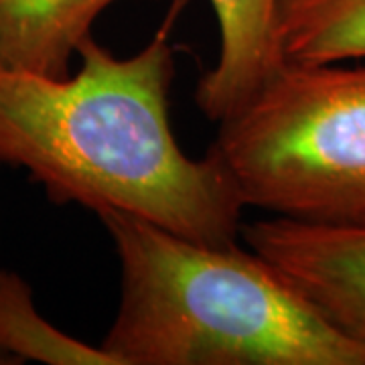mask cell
Returning <instances> with one entry per match:
<instances>
[{"instance_id":"cell-1","label":"cell","mask_w":365,"mask_h":365,"mask_svg":"<svg viewBox=\"0 0 365 365\" xmlns=\"http://www.w3.org/2000/svg\"><path fill=\"white\" fill-rule=\"evenodd\" d=\"M79 71L0 69V165L25 169L57 205L116 209L205 244H234L246 203L209 146L191 158L170 126L177 73L165 31L132 57L90 37Z\"/></svg>"},{"instance_id":"cell-2","label":"cell","mask_w":365,"mask_h":365,"mask_svg":"<svg viewBox=\"0 0 365 365\" xmlns=\"http://www.w3.org/2000/svg\"><path fill=\"white\" fill-rule=\"evenodd\" d=\"M120 304L102 347L118 365H365L347 339L254 250L205 244L110 209Z\"/></svg>"},{"instance_id":"cell-3","label":"cell","mask_w":365,"mask_h":365,"mask_svg":"<svg viewBox=\"0 0 365 365\" xmlns=\"http://www.w3.org/2000/svg\"><path fill=\"white\" fill-rule=\"evenodd\" d=\"M211 148L246 207L365 225V63H290L232 116Z\"/></svg>"},{"instance_id":"cell-4","label":"cell","mask_w":365,"mask_h":365,"mask_svg":"<svg viewBox=\"0 0 365 365\" xmlns=\"http://www.w3.org/2000/svg\"><path fill=\"white\" fill-rule=\"evenodd\" d=\"M240 235L317 313L365 349V225L274 215L242 225Z\"/></svg>"},{"instance_id":"cell-5","label":"cell","mask_w":365,"mask_h":365,"mask_svg":"<svg viewBox=\"0 0 365 365\" xmlns=\"http://www.w3.org/2000/svg\"><path fill=\"white\" fill-rule=\"evenodd\" d=\"M220 23L217 63L199 79L197 108L222 122L284 66L276 33L278 0H211Z\"/></svg>"},{"instance_id":"cell-6","label":"cell","mask_w":365,"mask_h":365,"mask_svg":"<svg viewBox=\"0 0 365 365\" xmlns=\"http://www.w3.org/2000/svg\"><path fill=\"white\" fill-rule=\"evenodd\" d=\"M120 0H0V69L67 78L91 29Z\"/></svg>"},{"instance_id":"cell-7","label":"cell","mask_w":365,"mask_h":365,"mask_svg":"<svg viewBox=\"0 0 365 365\" xmlns=\"http://www.w3.org/2000/svg\"><path fill=\"white\" fill-rule=\"evenodd\" d=\"M276 33L290 63L365 61V0H278Z\"/></svg>"},{"instance_id":"cell-8","label":"cell","mask_w":365,"mask_h":365,"mask_svg":"<svg viewBox=\"0 0 365 365\" xmlns=\"http://www.w3.org/2000/svg\"><path fill=\"white\" fill-rule=\"evenodd\" d=\"M0 349L14 364L118 365L102 345H88L45 321L33 302L31 287L9 270H0Z\"/></svg>"},{"instance_id":"cell-9","label":"cell","mask_w":365,"mask_h":365,"mask_svg":"<svg viewBox=\"0 0 365 365\" xmlns=\"http://www.w3.org/2000/svg\"><path fill=\"white\" fill-rule=\"evenodd\" d=\"M14 359L11 355H6V353L0 349V365H13Z\"/></svg>"}]
</instances>
